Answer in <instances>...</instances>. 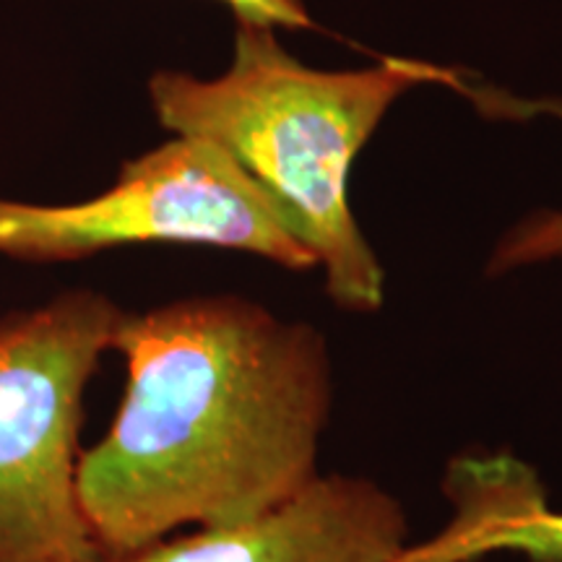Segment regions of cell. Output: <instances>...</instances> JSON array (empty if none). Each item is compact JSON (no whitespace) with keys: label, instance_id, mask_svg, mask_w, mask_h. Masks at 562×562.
<instances>
[{"label":"cell","instance_id":"obj_5","mask_svg":"<svg viewBox=\"0 0 562 562\" xmlns=\"http://www.w3.org/2000/svg\"><path fill=\"white\" fill-rule=\"evenodd\" d=\"M409 547L396 495L368 476L318 474L256 521L165 537L102 562H402Z\"/></svg>","mask_w":562,"mask_h":562},{"label":"cell","instance_id":"obj_8","mask_svg":"<svg viewBox=\"0 0 562 562\" xmlns=\"http://www.w3.org/2000/svg\"><path fill=\"white\" fill-rule=\"evenodd\" d=\"M240 21H256L266 26H286V30H307L313 26L302 0H222Z\"/></svg>","mask_w":562,"mask_h":562},{"label":"cell","instance_id":"obj_3","mask_svg":"<svg viewBox=\"0 0 562 562\" xmlns=\"http://www.w3.org/2000/svg\"><path fill=\"white\" fill-rule=\"evenodd\" d=\"M121 315L97 290L0 315V562H102L76 472L87 385Z\"/></svg>","mask_w":562,"mask_h":562},{"label":"cell","instance_id":"obj_6","mask_svg":"<svg viewBox=\"0 0 562 562\" xmlns=\"http://www.w3.org/2000/svg\"><path fill=\"white\" fill-rule=\"evenodd\" d=\"M451 529L409 547L402 562H474L490 552H518L531 562H562V513L544 503V487L516 456H463L448 467Z\"/></svg>","mask_w":562,"mask_h":562},{"label":"cell","instance_id":"obj_4","mask_svg":"<svg viewBox=\"0 0 562 562\" xmlns=\"http://www.w3.org/2000/svg\"><path fill=\"white\" fill-rule=\"evenodd\" d=\"M140 243L209 245L252 252L290 271L318 269L271 195L203 138L178 136L125 161L115 186L83 203L0 199V256L13 261H81Z\"/></svg>","mask_w":562,"mask_h":562},{"label":"cell","instance_id":"obj_2","mask_svg":"<svg viewBox=\"0 0 562 562\" xmlns=\"http://www.w3.org/2000/svg\"><path fill=\"white\" fill-rule=\"evenodd\" d=\"M446 79L425 60L385 58L360 70H315L284 50L273 26L237 19L227 74L159 70L149 81L159 123L227 151L326 271L349 313H375L385 273L349 209L351 161L404 91Z\"/></svg>","mask_w":562,"mask_h":562},{"label":"cell","instance_id":"obj_7","mask_svg":"<svg viewBox=\"0 0 562 562\" xmlns=\"http://www.w3.org/2000/svg\"><path fill=\"white\" fill-rule=\"evenodd\" d=\"M562 261V209L533 211L503 235L487 263V273H508L524 266Z\"/></svg>","mask_w":562,"mask_h":562},{"label":"cell","instance_id":"obj_1","mask_svg":"<svg viewBox=\"0 0 562 562\" xmlns=\"http://www.w3.org/2000/svg\"><path fill=\"white\" fill-rule=\"evenodd\" d=\"M112 351L125 391L79 456V505L104 558L182 526H240L318 476L334 406L326 339L240 294L123 311Z\"/></svg>","mask_w":562,"mask_h":562}]
</instances>
